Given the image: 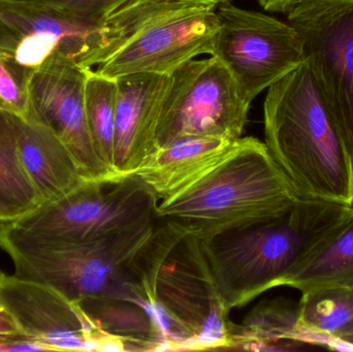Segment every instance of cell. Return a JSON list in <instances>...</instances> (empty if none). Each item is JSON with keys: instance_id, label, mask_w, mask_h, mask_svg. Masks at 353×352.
Instances as JSON below:
<instances>
[{"instance_id": "cell-26", "label": "cell", "mask_w": 353, "mask_h": 352, "mask_svg": "<svg viewBox=\"0 0 353 352\" xmlns=\"http://www.w3.org/2000/svg\"><path fill=\"white\" fill-rule=\"evenodd\" d=\"M334 349L336 351H353V322L344 327L334 337Z\"/></svg>"}, {"instance_id": "cell-13", "label": "cell", "mask_w": 353, "mask_h": 352, "mask_svg": "<svg viewBox=\"0 0 353 352\" xmlns=\"http://www.w3.org/2000/svg\"><path fill=\"white\" fill-rule=\"evenodd\" d=\"M89 68L62 56L50 59L27 80L26 121L49 128L72 153L86 180L114 177L95 152L85 112Z\"/></svg>"}, {"instance_id": "cell-27", "label": "cell", "mask_w": 353, "mask_h": 352, "mask_svg": "<svg viewBox=\"0 0 353 352\" xmlns=\"http://www.w3.org/2000/svg\"><path fill=\"white\" fill-rule=\"evenodd\" d=\"M180 1L216 8L221 6V4L228 3V2H230V0H180Z\"/></svg>"}, {"instance_id": "cell-8", "label": "cell", "mask_w": 353, "mask_h": 352, "mask_svg": "<svg viewBox=\"0 0 353 352\" xmlns=\"http://www.w3.org/2000/svg\"><path fill=\"white\" fill-rule=\"evenodd\" d=\"M170 76L157 149L187 138H242L251 103L217 58L188 60Z\"/></svg>"}, {"instance_id": "cell-25", "label": "cell", "mask_w": 353, "mask_h": 352, "mask_svg": "<svg viewBox=\"0 0 353 352\" xmlns=\"http://www.w3.org/2000/svg\"><path fill=\"white\" fill-rule=\"evenodd\" d=\"M302 0H257L259 6L268 12L288 14Z\"/></svg>"}, {"instance_id": "cell-18", "label": "cell", "mask_w": 353, "mask_h": 352, "mask_svg": "<svg viewBox=\"0 0 353 352\" xmlns=\"http://www.w3.org/2000/svg\"><path fill=\"white\" fill-rule=\"evenodd\" d=\"M232 339V351H299L311 345L300 324L299 303L284 298L257 304L234 324Z\"/></svg>"}, {"instance_id": "cell-24", "label": "cell", "mask_w": 353, "mask_h": 352, "mask_svg": "<svg viewBox=\"0 0 353 352\" xmlns=\"http://www.w3.org/2000/svg\"><path fill=\"white\" fill-rule=\"evenodd\" d=\"M27 340L12 314L0 303V342Z\"/></svg>"}, {"instance_id": "cell-7", "label": "cell", "mask_w": 353, "mask_h": 352, "mask_svg": "<svg viewBox=\"0 0 353 352\" xmlns=\"http://www.w3.org/2000/svg\"><path fill=\"white\" fill-rule=\"evenodd\" d=\"M159 205L136 176L85 180L70 194L8 225L39 241H94L155 222Z\"/></svg>"}, {"instance_id": "cell-11", "label": "cell", "mask_w": 353, "mask_h": 352, "mask_svg": "<svg viewBox=\"0 0 353 352\" xmlns=\"http://www.w3.org/2000/svg\"><path fill=\"white\" fill-rule=\"evenodd\" d=\"M0 303L45 351H125L78 303L48 285L0 272Z\"/></svg>"}, {"instance_id": "cell-21", "label": "cell", "mask_w": 353, "mask_h": 352, "mask_svg": "<svg viewBox=\"0 0 353 352\" xmlns=\"http://www.w3.org/2000/svg\"><path fill=\"white\" fill-rule=\"evenodd\" d=\"M117 80L89 68L85 82V112L91 140L97 157L114 176L115 115Z\"/></svg>"}, {"instance_id": "cell-2", "label": "cell", "mask_w": 353, "mask_h": 352, "mask_svg": "<svg viewBox=\"0 0 353 352\" xmlns=\"http://www.w3.org/2000/svg\"><path fill=\"white\" fill-rule=\"evenodd\" d=\"M140 293L165 351H232L234 322L216 293L199 240L161 218L143 250Z\"/></svg>"}, {"instance_id": "cell-20", "label": "cell", "mask_w": 353, "mask_h": 352, "mask_svg": "<svg viewBox=\"0 0 353 352\" xmlns=\"http://www.w3.org/2000/svg\"><path fill=\"white\" fill-rule=\"evenodd\" d=\"M300 324L312 346L334 349V337L353 322V287H331L302 293Z\"/></svg>"}, {"instance_id": "cell-3", "label": "cell", "mask_w": 353, "mask_h": 352, "mask_svg": "<svg viewBox=\"0 0 353 352\" xmlns=\"http://www.w3.org/2000/svg\"><path fill=\"white\" fill-rule=\"evenodd\" d=\"M348 207L300 198L277 218L199 240L216 293L226 311L284 287L311 246Z\"/></svg>"}, {"instance_id": "cell-23", "label": "cell", "mask_w": 353, "mask_h": 352, "mask_svg": "<svg viewBox=\"0 0 353 352\" xmlns=\"http://www.w3.org/2000/svg\"><path fill=\"white\" fill-rule=\"evenodd\" d=\"M51 6L92 24L103 25L114 12L130 0H28Z\"/></svg>"}, {"instance_id": "cell-15", "label": "cell", "mask_w": 353, "mask_h": 352, "mask_svg": "<svg viewBox=\"0 0 353 352\" xmlns=\"http://www.w3.org/2000/svg\"><path fill=\"white\" fill-rule=\"evenodd\" d=\"M243 138H187L157 148L134 174L159 198L170 200L223 163Z\"/></svg>"}, {"instance_id": "cell-19", "label": "cell", "mask_w": 353, "mask_h": 352, "mask_svg": "<svg viewBox=\"0 0 353 352\" xmlns=\"http://www.w3.org/2000/svg\"><path fill=\"white\" fill-rule=\"evenodd\" d=\"M41 204L19 159L14 116L0 111V225L19 220Z\"/></svg>"}, {"instance_id": "cell-17", "label": "cell", "mask_w": 353, "mask_h": 352, "mask_svg": "<svg viewBox=\"0 0 353 352\" xmlns=\"http://www.w3.org/2000/svg\"><path fill=\"white\" fill-rule=\"evenodd\" d=\"M284 287L302 293L331 287H353V206L311 246Z\"/></svg>"}, {"instance_id": "cell-1", "label": "cell", "mask_w": 353, "mask_h": 352, "mask_svg": "<svg viewBox=\"0 0 353 352\" xmlns=\"http://www.w3.org/2000/svg\"><path fill=\"white\" fill-rule=\"evenodd\" d=\"M265 144L303 200L353 206V155L308 61L270 87Z\"/></svg>"}, {"instance_id": "cell-16", "label": "cell", "mask_w": 353, "mask_h": 352, "mask_svg": "<svg viewBox=\"0 0 353 352\" xmlns=\"http://www.w3.org/2000/svg\"><path fill=\"white\" fill-rule=\"evenodd\" d=\"M17 150L41 202L58 200L85 181L65 145L49 128L14 116Z\"/></svg>"}, {"instance_id": "cell-14", "label": "cell", "mask_w": 353, "mask_h": 352, "mask_svg": "<svg viewBox=\"0 0 353 352\" xmlns=\"http://www.w3.org/2000/svg\"><path fill=\"white\" fill-rule=\"evenodd\" d=\"M114 172L132 176L157 149L161 107L171 76L154 72L118 76Z\"/></svg>"}, {"instance_id": "cell-6", "label": "cell", "mask_w": 353, "mask_h": 352, "mask_svg": "<svg viewBox=\"0 0 353 352\" xmlns=\"http://www.w3.org/2000/svg\"><path fill=\"white\" fill-rule=\"evenodd\" d=\"M159 220L88 242L39 241L2 225L0 248L16 276L48 285L74 303L110 298L142 304L140 253Z\"/></svg>"}, {"instance_id": "cell-5", "label": "cell", "mask_w": 353, "mask_h": 352, "mask_svg": "<svg viewBox=\"0 0 353 352\" xmlns=\"http://www.w3.org/2000/svg\"><path fill=\"white\" fill-rule=\"evenodd\" d=\"M215 8L180 0H130L105 22V37L81 62L109 78L154 72L171 76L188 60L211 55Z\"/></svg>"}, {"instance_id": "cell-9", "label": "cell", "mask_w": 353, "mask_h": 352, "mask_svg": "<svg viewBox=\"0 0 353 352\" xmlns=\"http://www.w3.org/2000/svg\"><path fill=\"white\" fill-rule=\"evenodd\" d=\"M216 12L219 30L211 56L230 70L250 103L306 61L302 37L290 23L230 2Z\"/></svg>"}, {"instance_id": "cell-22", "label": "cell", "mask_w": 353, "mask_h": 352, "mask_svg": "<svg viewBox=\"0 0 353 352\" xmlns=\"http://www.w3.org/2000/svg\"><path fill=\"white\" fill-rule=\"evenodd\" d=\"M27 80L28 76L0 54V111L27 120L29 111Z\"/></svg>"}, {"instance_id": "cell-10", "label": "cell", "mask_w": 353, "mask_h": 352, "mask_svg": "<svg viewBox=\"0 0 353 352\" xmlns=\"http://www.w3.org/2000/svg\"><path fill=\"white\" fill-rule=\"evenodd\" d=\"M286 16L353 155V0H302Z\"/></svg>"}, {"instance_id": "cell-12", "label": "cell", "mask_w": 353, "mask_h": 352, "mask_svg": "<svg viewBox=\"0 0 353 352\" xmlns=\"http://www.w3.org/2000/svg\"><path fill=\"white\" fill-rule=\"evenodd\" d=\"M103 37L105 24L85 22L28 0H0V54L25 76L56 56L80 64Z\"/></svg>"}, {"instance_id": "cell-4", "label": "cell", "mask_w": 353, "mask_h": 352, "mask_svg": "<svg viewBox=\"0 0 353 352\" xmlns=\"http://www.w3.org/2000/svg\"><path fill=\"white\" fill-rule=\"evenodd\" d=\"M300 200L265 143L243 138L223 163L159 203V218L199 240L282 216Z\"/></svg>"}]
</instances>
